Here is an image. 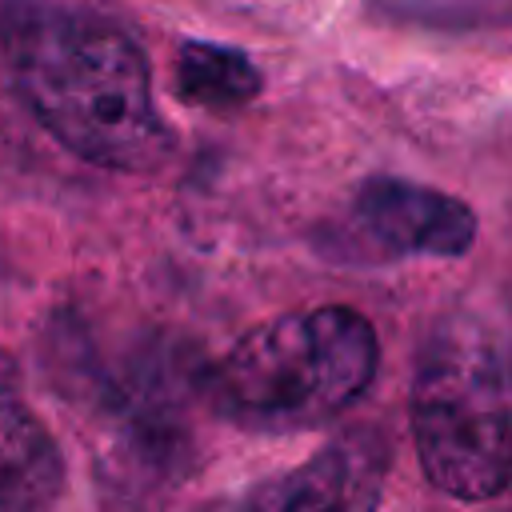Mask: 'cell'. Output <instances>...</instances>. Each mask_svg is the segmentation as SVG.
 I'll list each match as a JSON object with an SVG mask.
<instances>
[{"mask_svg":"<svg viewBox=\"0 0 512 512\" xmlns=\"http://www.w3.org/2000/svg\"><path fill=\"white\" fill-rule=\"evenodd\" d=\"M64 488V456L0 352V512H48Z\"/></svg>","mask_w":512,"mask_h":512,"instance_id":"8992f818","label":"cell"},{"mask_svg":"<svg viewBox=\"0 0 512 512\" xmlns=\"http://www.w3.org/2000/svg\"><path fill=\"white\" fill-rule=\"evenodd\" d=\"M380 364L376 328L344 304L272 316L208 372V408L248 432H296L356 404Z\"/></svg>","mask_w":512,"mask_h":512,"instance_id":"7a4b0ae2","label":"cell"},{"mask_svg":"<svg viewBox=\"0 0 512 512\" xmlns=\"http://www.w3.org/2000/svg\"><path fill=\"white\" fill-rule=\"evenodd\" d=\"M176 88H180L184 104H192V108L240 112L244 104H252L260 96L264 76L240 48L184 40L176 52Z\"/></svg>","mask_w":512,"mask_h":512,"instance_id":"52a82bcc","label":"cell"},{"mask_svg":"<svg viewBox=\"0 0 512 512\" xmlns=\"http://www.w3.org/2000/svg\"><path fill=\"white\" fill-rule=\"evenodd\" d=\"M384 468L388 452L376 436H344L216 512H376Z\"/></svg>","mask_w":512,"mask_h":512,"instance_id":"5b68a950","label":"cell"},{"mask_svg":"<svg viewBox=\"0 0 512 512\" xmlns=\"http://www.w3.org/2000/svg\"><path fill=\"white\" fill-rule=\"evenodd\" d=\"M412 440L424 476L456 500H488L512 484V400L504 372L472 328L440 332L416 372Z\"/></svg>","mask_w":512,"mask_h":512,"instance_id":"3957f363","label":"cell"},{"mask_svg":"<svg viewBox=\"0 0 512 512\" xmlns=\"http://www.w3.org/2000/svg\"><path fill=\"white\" fill-rule=\"evenodd\" d=\"M4 52L24 104L80 160L116 172H152L168 160L172 136L148 60L116 24L76 8L20 4L4 20Z\"/></svg>","mask_w":512,"mask_h":512,"instance_id":"6da1fadb","label":"cell"},{"mask_svg":"<svg viewBox=\"0 0 512 512\" xmlns=\"http://www.w3.org/2000/svg\"><path fill=\"white\" fill-rule=\"evenodd\" d=\"M348 236L368 260L464 256L476 236V216L464 200L440 188L372 176L352 196Z\"/></svg>","mask_w":512,"mask_h":512,"instance_id":"277c9868","label":"cell"}]
</instances>
